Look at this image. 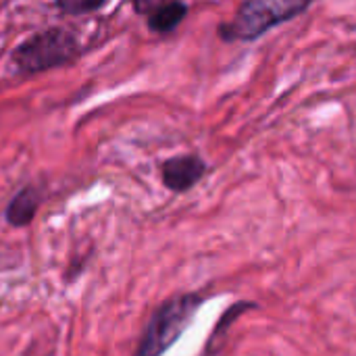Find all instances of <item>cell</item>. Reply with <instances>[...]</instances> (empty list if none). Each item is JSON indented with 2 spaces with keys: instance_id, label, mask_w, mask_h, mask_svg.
Returning <instances> with one entry per match:
<instances>
[{
  "instance_id": "6da1fadb",
  "label": "cell",
  "mask_w": 356,
  "mask_h": 356,
  "mask_svg": "<svg viewBox=\"0 0 356 356\" xmlns=\"http://www.w3.org/2000/svg\"><path fill=\"white\" fill-rule=\"evenodd\" d=\"M202 302L204 296L196 292L179 294L163 302L150 317L136 356H163V353L171 348L177 338L188 330Z\"/></svg>"
},
{
  "instance_id": "7a4b0ae2",
  "label": "cell",
  "mask_w": 356,
  "mask_h": 356,
  "mask_svg": "<svg viewBox=\"0 0 356 356\" xmlns=\"http://www.w3.org/2000/svg\"><path fill=\"white\" fill-rule=\"evenodd\" d=\"M311 2L313 0H246L236 19L223 27V35L227 40H257L271 27L298 17Z\"/></svg>"
},
{
  "instance_id": "3957f363",
  "label": "cell",
  "mask_w": 356,
  "mask_h": 356,
  "mask_svg": "<svg viewBox=\"0 0 356 356\" xmlns=\"http://www.w3.org/2000/svg\"><path fill=\"white\" fill-rule=\"evenodd\" d=\"M79 54L75 38L65 29H48L44 33L27 40L15 54V60L21 71L35 73L50 67L65 65Z\"/></svg>"
},
{
  "instance_id": "277c9868",
  "label": "cell",
  "mask_w": 356,
  "mask_h": 356,
  "mask_svg": "<svg viewBox=\"0 0 356 356\" xmlns=\"http://www.w3.org/2000/svg\"><path fill=\"white\" fill-rule=\"evenodd\" d=\"M204 173H207V163L196 154L175 156L163 165V181L173 192H186L194 188Z\"/></svg>"
},
{
  "instance_id": "5b68a950",
  "label": "cell",
  "mask_w": 356,
  "mask_h": 356,
  "mask_svg": "<svg viewBox=\"0 0 356 356\" xmlns=\"http://www.w3.org/2000/svg\"><path fill=\"white\" fill-rule=\"evenodd\" d=\"M35 211H38V194L33 188H25L10 200L6 209V219L13 225H27L33 219Z\"/></svg>"
},
{
  "instance_id": "8992f818",
  "label": "cell",
  "mask_w": 356,
  "mask_h": 356,
  "mask_svg": "<svg viewBox=\"0 0 356 356\" xmlns=\"http://www.w3.org/2000/svg\"><path fill=\"white\" fill-rule=\"evenodd\" d=\"M186 13H188L186 4H181V2H167V4L159 6L152 13L148 25H150V29L165 33V31H171L175 25H179V21L186 17Z\"/></svg>"
},
{
  "instance_id": "52a82bcc",
  "label": "cell",
  "mask_w": 356,
  "mask_h": 356,
  "mask_svg": "<svg viewBox=\"0 0 356 356\" xmlns=\"http://www.w3.org/2000/svg\"><path fill=\"white\" fill-rule=\"evenodd\" d=\"M58 6L71 15H79V13H88V10H94L98 8L104 0H56Z\"/></svg>"
},
{
  "instance_id": "ba28073f",
  "label": "cell",
  "mask_w": 356,
  "mask_h": 356,
  "mask_svg": "<svg viewBox=\"0 0 356 356\" xmlns=\"http://www.w3.org/2000/svg\"><path fill=\"white\" fill-rule=\"evenodd\" d=\"M136 2V8L138 10H150L152 6H156L161 0H134Z\"/></svg>"
}]
</instances>
